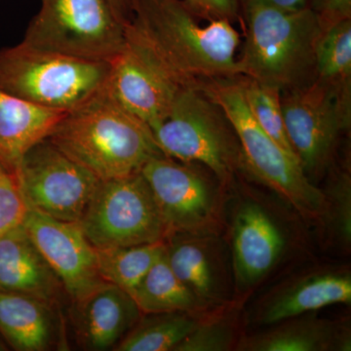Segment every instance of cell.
Returning a JSON list of instances; mask_svg holds the SVG:
<instances>
[{
	"label": "cell",
	"mask_w": 351,
	"mask_h": 351,
	"mask_svg": "<svg viewBox=\"0 0 351 351\" xmlns=\"http://www.w3.org/2000/svg\"><path fill=\"white\" fill-rule=\"evenodd\" d=\"M47 138L101 181L136 174L152 157L163 156L149 127L107 88L66 112Z\"/></svg>",
	"instance_id": "obj_2"
},
{
	"label": "cell",
	"mask_w": 351,
	"mask_h": 351,
	"mask_svg": "<svg viewBox=\"0 0 351 351\" xmlns=\"http://www.w3.org/2000/svg\"><path fill=\"white\" fill-rule=\"evenodd\" d=\"M315 11L324 31L337 23L351 19V0H320Z\"/></svg>",
	"instance_id": "obj_29"
},
{
	"label": "cell",
	"mask_w": 351,
	"mask_h": 351,
	"mask_svg": "<svg viewBox=\"0 0 351 351\" xmlns=\"http://www.w3.org/2000/svg\"><path fill=\"white\" fill-rule=\"evenodd\" d=\"M29 209L16 171L0 162V235L23 226Z\"/></svg>",
	"instance_id": "obj_27"
},
{
	"label": "cell",
	"mask_w": 351,
	"mask_h": 351,
	"mask_svg": "<svg viewBox=\"0 0 351 351\" xmlns=\"http://www.w3.org/2000/svg\"><path fill=\"white\" fill-rule=\"evenodd\" d=\"M283 247L280 230L263 208L247 204L239 210L233 228V265L239 283L251 285L260 280Z\"/></svg>",
	"instance_id": "obj_16"
},
{
	"label": "cell",
	"mask_w": 351,
	"mask_h": 351,
	"mask_svg": "<svg viewBox=\"0 0 351 351\" xmlns=\"http://www.w3.org/2000/svg\"><path fill=\"white\" fill-rule=\"evenodd\" d=\"M281 105L289 140L302 169L324 165L339 134L350 127V82L318 77L281 96Z\"/></svg>",
	"instance_id": "obj_9"
},
{
	"label": "cell",
	"mask_w": 351,
	"mask_h": 351,
	"mask_svg": "<svg viewBox=\"0 0 351 351\" xmlns=\"http://www.w3.org/2000/svg\"><path fill=\"white\" fill-rule=\"evenodd\" d=\"M7 350V346L5 341H0V351Z\"/></svg>",
	"instance_id": "obj_34"
},
{
	"label": "cell",
	"mask_w": 351,
	"mask_h": 351,
	"mask_svg": "<svg viewBox=\"0 0 351 351\" xmlns=\"http://www.w3.org/2000/svg\"><path fill=\"white\" fill-rule=\"evenodd\" d=\"M23 226L71 301L84 299L106 283L99 274L96 249L80 223L60 221L29 209Z\"/></svg>",
	"instance_id": "obj_12"
},
{
	"label": "cell",
	"mask_w": 351,
	"mask_h": 351,
	"mask_svg": "<svg viewBox=\"0 0 351 351\" xmlns=\"http://www.w3.org/2000/svg\"><path fill=\"white\" fill-rule=\"evenodd\" d=\"M115 17L124 27L130 24L135 14L137 0H108Z\"/></svg>",
	"instance_id": "obj_31"
},
{
	"label": "cell",
	"mask_w": 351,
	"mask_h": 351,
	"mask_svg": "<svg viewBox=\"0 0 351 351\" xmlns=\"http://www.w3.org/2000/svg\"><path fill=\"white\" fill-rule=\"evenodd\" d=\"M181 0H137L126 36L156 58L180 86L202 88L239 75V34L226 19L198 24Z\"/></svg>",
	"instance_id": "obj_1"
},
{
	"label": "cell",
	"mask_w": 351,
	"mask_h": 351,
	"mask_svg": "<svg viewBox=\"0 0 351 351\" xmlns=\"http://www.w3.org/2000/svg\"><path fill=\"white\" fill-rule=\"evenodd\" d=\"M226 121L221 108L202 88H184L167 117L151 130L164 156L204 164L226 179L234 160Z\"/></svg>",
	"instance_id": "obj_8"
},
{
	"label": "cell",
	"mask_w": 351,
	"mask_h": 351,
	"mask_svg": "<svg viewBox=\"0 0 351 351\" xmlns=\"http://www.w3.org/2000/svg\"><path fill=\"white\" fill-rule=\"evenodd\" d=\"M29 209L80 223L101 180L47 138L27 151L16 170Z\"/></svg>",
	"instance_id": "obj_10"
},
{
	"label": "cell",
	"mask_w": 351,
	"mask_h": 351,
	"mask_svg": "<svg viewBox=\"0 0 351 351\" xmlns=\"http://www.w3.org/2000/svg\"><path fill=\"white\" fill-rule=\"evenodd\" d=\"M331 332L320 323H304L281 327L272 332L250 339L247 350L260 351H316L329 346Z\"/></svg>",
	"instance_id": "obj_26"
},
{
	"label": "cell",
	"mask_w": 351,
	"mask_h": 351,
	"mask_svg": "<svg viewBox=\"0 0 351 351\" xmlns=\"http://www.w3.org/2000/svg\"><path fill=\"white\" fill-rule=\"evenodd\" d=\"M186 5H188L196 15H203L202 7H201L200 0H181Z\"/></svg>",
	"instance_id": "obj_33"
},
{
	"label": "cell",
	"mask_w": 351,
	"mask_h": 351,
	"mask_svg": "<svg viewBox=\"0 0 351 351\" xmlns=\"http://www.w3.org/2000/svg\"><path fill=\"white\" fill-rule=\"evenodd\" d=\"M141 174L151 188L169 234L206 225L212 214V198L197 173L163 154L149 159Z\"/></svg>",
	"instance_id": "obj_13"
},
{
	"label": "cell",
	"mask_w": 351,
	"mask_h": 351,
	"mask_svg": "<svg viewBox=\"0 0 351 351\" xmlns=\"http://www.w3.org/2000/svg\"><path fill=\"white\" fill-rule=\"evenodd\" d=\"M202 89L221 108L237 134L245 161L254 175L302 213H321L324 195L308 181L299 159L284 151L258 125L245 101L241 82L213 80Z\"/></svg>",
	"instance_id": "obj_5"
},
{
	"label": "cell",
	"mask_w": 351,
	"mask_h": 351,
	"mask_svg": "<svg viewBox=\"0 0 351 351\" xmlns=\"http://www.w3.org/2000/svg\"><path fill=\"white\" fill-rule=\"evenodd\" d=\"M351 301L348 274H328L308 277L277 297L263 314L265 324H274L309 311Z\"/></svg>",
	"instance_id": "obj_19"
},
{
	"label": "cell",
	"mask_w": 351,
	"mask_h": 351,
	"mask_svg": "<svg viewBox=\"0 0 351 351\" xmlns=\"http://www.w3.org/2000/svg\"><path fill=\"white\" fill-rule=\"evenodd\" d=\"M232 341L230 329L221 324L196 325L175 348L176 351H221Z\"/></svg>",
	"instance_id": "obj_28"
},
{
	"label": "cell",
	"mask_w": 351,
	"mask_h": 351,
	"mask_svg": "<svg viewBox=\"0 0 351 351\" xmlns=\"http://www.w3.org/2000/svg\"><path fill=\"white\" fill-rule=\"evenodd\" d=\"M196 325L186 313L149 314V317L138 321L114 350H175Z\"/></svg>",
	"instance_id": "obj_22"
},
{
	"label": "cell",
	"mask_w": 351,
	"mask_h": 351,
	"mask_svg": "<svg viewBox=\"0 0 351 351\" xmlns=\"http://www.w3.org/2000/svg\"><path fill=\"white\" fill-rule=\"evenodd\" d=\"M241 84L245 101L258 125L284 151L298 158L286 131L281 105V90L274 85L251 78H247L246 82H242Z\"/></svg>",
	"instance_id": "obj_23"
},
{
	"label": "cell",
	"mask_w": 351,
	"mask_h": 351,
	"mask_svg": "<svg viewBox=\"0 0 351 351\" xmlns=\"http://www.w3.org/2000/svg\"><path fill=\"white\" fill-rule=\"evenodd\" d=\"M270 5L287 11L301 10L308 7V0H263Z\"/></svg>",
	"instance_id": "obj_32"
},
{
	"label": "cell",
	"mask_w": 351,
	"mask_h": 351,
	"mask_svg": "<svg viewBox=\"0 0 351 351\" xmlns=\"http://www.w3.org/2000/svg\"><path fill=\"white\" fill-rule=\"evenodd\" d=\"M73 304L76 341L86 350H115L142 313L129 293L108 282Z\"/></svg>",
	"instance_id": "obj_14"
},
{
	"label": "cell",
	"mask_w": 351,
	"mask_h": 351,
	"mask_svg": "<svg viewBox=\"0 0 351 351\" xmlns=\"http://www.w3.org/2000/svg\"><path fill=\"white\" fill-rule=\"evenodd\" d=\"M129 294L141 313H186L197 306L196 295L176 276L165 254Z\"/></svg>",
	"instance_id": "obj_20"
},
{
	"label": "cell",
	"mask_w": 351,
	"mask_h": 351,
	"mask_svg": "<svg viewBox=\"0 0 351 351\" xmlns=\"http://www.w3.org/2000/svg\"><path fill=\"white\" fill-rule=\"evenodd\" d=\"M125 41V27L108 0H41L22 43L76 59L112 63Z\"/></svg>",
	"instance_id": "obj_6"
},
{
	"label": "cell",
	"mask_w": 351,
	"mask_h": 351,
	"mask_svg": "<svg viewBox=\"0 0 351 351\" xmlns=\"http://www.w3.org/2000/svg\"><path fill=\"white\" fill-rule=\"evenodd\" d=\"M203 14L212 19L237 18L239 13V0H200Z\"/></svg>",
	"instance_id": "obj_30"
},
{
	"label": "cell",
	"mask_w": 351,
	"mask_h": 351,
	"mask_svg": "<svg viewBox=\"0 0 351 351\" xmlns=\"http://www.w3.org/2000/svg\"><path fill=\"white\" fill-rule=\"evenodd\" d=\"M0 291L31 295L53 306L64 291L23 226L0 235Z\"/></svg>",
	"instance_id": "obj_15"
},
{
	"label": "cell",
	"mask_w": 351,
	"mask_h": 351,
	"mask_svg": "<svg viewBox=\"0 0 351 351\" xmlns=\"http://www.w3.org/2000/svg\"><path fill=\"white\" fill-rule=\"evenodd\" d=\"M314 64L321 80L350 82L351 19L322 31L314 50Z\"/></svg>",
	"instance_id": "obj_24"
},
{
	"label": "cell",
	"mask_w": 351,
	"mask_h": 351,
	"mask_svg": "<svg viewBox=\"0 0 351 351\" xmlns=\"http://www.w3.org/2000/svg\"><path fill=\"white\" fill-rule=\"evenodd\" d=\"M0 336L15 350H50L57 339L53 306L31 295L0 291Z\"/></svg>",
	"instance_id": "obj_17"
},
{
	"label": "cell",
	"mask_w": 351,
	"mask_h": 351,
	"mask_svg": "<svg viewBox=\"0 0 351 351\" xmlns=\"http://www.w3.org/2000/svg\"><path fill=\"white\" fill-rule=\"evenodd\" d=\"M106 88L117 103L149 129L167 117L184 89L149 51L127 36L123 50L110 63Z\"/></svg>",
	"instance_id": "obj_11"
},
{
	"label": "cell",
	"mask_w": 351,
	"mask_h": 351,
	"mask_svg": "<svg viewBox=\"0 0 351 351\" xmlns=\"http://www.w3.org/2000/svg\"><path fill=\"white\" fill-rule=\"evenodd\" d=\"M166 258L176 276L196 295L209 297L213 291V276L206 253L191 241L172 242L166 245Z\"/></svg>",
	"instance_id": "obj_25"
},
{
	"label": "cell",
	"mask_w": 351,
	"mask_h": 351,
	"mask_svg": "<svg viewBox=\"0 0 351 351\" xmlns=\"http://www.w3.org/2000/svg\"><path fill=\"white\" fill-rule=\"evenodd\" d=\"M95 249L101 279L130 293L165 254L166 244L159 241L138 246Z\"/></svg>",
	"instance_id": "obj_21"
},
{
	"label": "cell",
	"mask_w": 351,
	"mask_h": 351,
	"mask_svg": "<svg viewBox=\"0 0 351 351\" xmlns=\"http://www.w3.org/2000/svg\"><path fill=\"white\" fill-rule=\"evenodd\" d=\"M110 63L86 61L19 43L0 49V91L68 112L103 91Z\"/></svg>",
	"instance_id": "obj_4"
},
{
	"label": "cell",
	"mask_w": 351,
	"mask_h": 351,
	"mask_svg": "<svg viewBox=\"0 0 351 351\" xmlns=\"http://www.w3.org/2000/svg\"><path fill=\"white\" fill-rule=\"evenodd\" d=\"M64 114L0 91V162L17 170L27 151L47 138Z\"/></svg>",
	"instance_id": "obj_18"
},
{
	"label": "cell",
	"mask_w": 351,
	"mask_h": 351,
	"mask_svg": "<svg viewBox=\"0 0 351 351\" xmlns=\"http://www.w3.org/2000/svg\"><path fill=\"white\" fill-rule=\"evenodd\" d=\"M248 25L239 75L279 89L299 84L314 64V50L322 34L311 7L287 11L263 0H247Z\"/></svg>",
	"instance_id": "obj_3"
},
{
	"label": "cell",
	"mask_w": 351,
	"mask_h": 351,
	"mask_svg": "<svg viewBox=\"0 0 351 351\" xmlns=\"http://www.w3.org/2000/svg\"><path fill=\"white\" fill-rule=\"evenodd\" d=\"M80 225L94 248L156 243L169 234L141 172L101 181Z\"/></svg>",
	"instance_id": "obj_7"
}]
</instances>
